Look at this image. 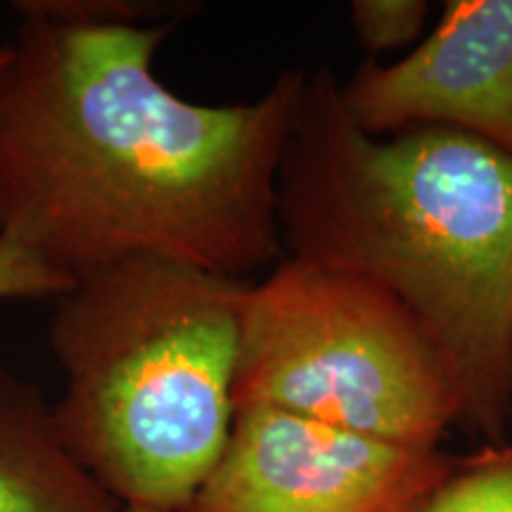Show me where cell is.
<instances>
[{"mask_svg": "<svg viewBox=\"0 0 512 512\" xmlns=\"http://www.w3.org/2000/svg\"><path fill=\"white\" fill-rule=\"evenodd\" d=\"M418 512H512V453L446 477Z\"/></svg>", "mask_w": 512, "mask_h": 512, "instance_id": "ba28073f", "label": "cell"}, {"mask_svg": "<svg viewBox=\"0 0 512 512\" xmlns=\"http://www.w3.org/2000/svg\"><path fill=\"white\" fill-rule=\"evenodd\" d=\"M72 287L69 280L36 261L15 242L0 238V302L15 299L62 297Z\"/></svg>", "mask_w": 512, "mask_h": 512, "instance_id": "30bf717a", "label": "cell"}, {"mask_svg": "<svg viewBox=\"0 0 512 512\" xmlns=\"http://www.w3.org/2000/svg\"><path fill=\"white\" fill-rule=\"evenodd\" d=\"M5 60H8V43H5V46H0V69L5 67Z\"/></svg>", "mask_w": 512, "mask_h": 512, "instance_id": "7c38bea8", "label": "cell"}, {"mask_svg": "<svg viewBox=\"0 0 512 512\" xmlns=\"http://www.w3.org/2000/svg\"><path fill=\"white\" fill-rule=\"evenodd\" d=\"M0 69V238L69 283L133 259L245 280L283 254L275 183L304 74L202 105L155 72L169 24L17 12Z\"/></svg>", "mask_w": 512, "mask_h": 512, "instance_id": "6da1fadb", "label": "cell"}, {"mask_svg": "<svg viewBox=\"0 0 512 512\" xmlns=\"http://www.w3.org/2000/svg\"><path fill=\"white\" fill-rule=\"evenodd\" d=\"M72 456L41 389L0 368V512H117Z\"/></svg>", "mask_w": 512, "mask_h": 512, "instance_id": "52a82bcc", "label": "cell"}, {"mask_svg": "<svg viewBox=\"0 0 512 512\" xmlns=\"http://www.w3.org/2000/svg\"><path fill=\"white\" fill-rule=\"evenodd\" d=\"M425 0H356L351 19L361 43L373 53H387L413 43L425 27Z\"/></svg>", "mask_w": 512, "mask_h": 512, "instance_id": "9c48e42d", "label": "cell"}, {"mask_svg": "<svg viewBox=\"0 0 512 512\" xmlns=\"http://www.w3.org/2000/svg\"><path fill=\"white\" fill-rule=\"evenodd\" d=\"M117 512H159V510H147V508H131V505H121Z\"/></svg>", "mask_w": 512, "mask_h": 512, "instance_id": "8fae6325", "label": "cell"}, {"mask_svg": "<svg viewBox=\"0 0 512 512\" xmlns=\"http://www.w3.org/2000/svg\"><path fill=\"white\" fill-rule=\"evenodd\" d=\"M249 406L411 448H437L463 415L448 363L411 313L356 275L299 259L249 285L235 411Z\"/></svg>", "mask_w": 512, "mask_h": 512, "instance_id": "277c9868", "label": "cell"}, {"mask_svg": "<svg viewBox=\"0 0 512 512\" xmlns=\"http://www.w3.org/2000/svg\"><path fill=\"white\" fill-rule=\"evenodd\" d=\"M339 102L368 136L451 128L512 157V0H451L403 60L361 64Z\"/></svg>", "mask_w": 512, "mask_h": 512, "instance_id": "8992f818", "label": "cell"}, {"mask_svg": "<svg viewBox=\"0 0 512 512\" xmlns=\"http://www.w3.org/2000/svg\"><path fill=\"white\" fill-rule=\"evenodd\" d=\"M249 283L164 259L88 275L55 302V425L119 505L185 512L235 422Z\"/></svg>", "mask_w": 512, "mask_h": 512, "instance_id": "3957f363", "label": "cell"}, {"mask_svg": "<svg viewBox=\"0 0 512 512\" xmlns=\"http://www.w3.org/2000/svg\"><path fill=\"white\" fill-rule=\"evenodd\" d=\"M275 214L287 259L399 302L458 387L460 420L498 437L512 408V157L451 128L389 140L347 117L328 69L304 76Z\"/></svg>", "mask_w": 512, "mask_h": 512, "instance_id": "7a4b0ae2", "label": "cell"}, {"mask_svg": "<svg viewBox=\"0 0 512 512\" xmlns=\"http://www.w3.org/2000/svg\"><path fill=\"white\" fill-rule=\"evenodd\" d=\"M446 477L437 448L249 406L185 512H418Z\"/></svg>", "mask_w": 512, "mask_h": 512, "instance_id": "5b68a950", "label": "cell"}]
</instances>
